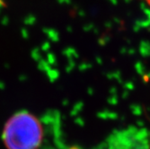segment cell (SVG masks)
Here are the masks:
<instances>
[{"label": "cell", "instance_id": "obj_1", "mask_svg": "<svg viewBox=\"0 0 150 149\" xmlns=\"http://www.w3.org/2000/svg\"><path fill=\"white\" fill-rule=\"evenodd\" d=\"M43 139L42 123L28 111L13 114L2 131V141L6 149H39Z\"/></svg>", "mask_w": 150, "mask_h": 149}]
</instances>
